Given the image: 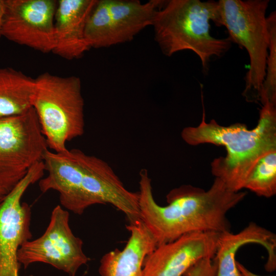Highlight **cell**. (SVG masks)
Here are the masks:
<instances>
[{
  "label": "cell",
  "mask_w": 276,
  "mask_h": 276,
  "mask_svg": "<svg viewBox=\"0 0 276 276\" xmlns=\"http://www.w3.org/2000/svg\"><path fill=\"white\" fill-rule=\"evenodd\" d=\"M220 27L224 26L232 41L248 54L249 67L242 95L249 102L260 100L266 68L269 37L266 13L269 0H220Z\"/></svg>",
  "instance_id": "cell-5"
},
{
  "label": "cell",
  "mask_w": 276,
  "mask_h": 276,
  "mask_svg": "<svg viewBox=\"0 0 276 276\" xmlns=\"http://www.w3.org/2000/svg\"><path fill=\"white\" fill-rule=\"evenodd\" d=\"M257 244L266 250L267 271L276 268V236L273 232L251 222L237 233L227 232L220 234L214 260L217 265L216 276H242L236 266V255L244 245Z\"/></svg>",
  "instance_id": "cell-15"
},
{
  "label": "cell",
  "mask_w": 276,
  "mask_h": 276,
  "mask_svg": "<svg viewBox=\"0 0 276 276\" xmlns=\"http://www.w3.org/2000/svg\"><path fill=\"white\" fill-rule=\"evenodd\" d=\"M217 265L214 259H203L195 264L184 276H216Z\"/></svg>",
  "instance_id": "cell-20"
},
{
  "label": "cell",
  "mask_w": 276,
  "mask_h": 276,
  "mask_svg": "<svg viewBox=\"0 0 276 276\" xmlns=\"http://www.w3.org/2000/svg\"><path fill=\"white\" fill-rule=\"evenodd\" d=\"M236 266L242 276H262L251 272L237 261Z\"/></svg>",
  "instance_id": "cell-22"
},
{
  "label": "cell",
  "mask_w": 276,
  "mask_h": 276,
  "mask_svg": "<svg viewBox=\"0 0 276 276\" xmlns=\"http://www.w3.org/2000/svg\"><path fill=\"white\" fill-rule=\"evenodd\" d=\"M35 82L32 107L48 147L54 152L65 151L66 143L84 132L81 80L45 72L35 78Z\"/></svg>",
  "instance_id": "cell-4"
},
{
  "label": "cell",
  "mask_w": 276,
  "mask_h": 276,
  "mask_svg": "<svg viewBox=\"0 0 276 276\" xmlns=\"http://www.w3.org/2000/svg\"><path fill=\"white\" fill-rule=\"evenodd\" d=\"M69 220L68 212L60 205L56 206L44 233L27 241L19 249V263L25 268L33 263H44L69 276H75L89 259L83 250L82 240L73 234Z\"/></svg>",
  "instance_id": "cell-8"
},
{
  "label": "cell",
  "mask_w": 276,
  "mask_h": 276,
  "mask_svg": "<svg viewBox=\"0 0 276 276\" xmlns=\"http://www.w3.org/2000/svg\"><path fill=\"white\" fill-rule=\"evenodd\" d=\"M5 197H6V196H5ZM5 197H0V206H1V204L2 201H3V199H4V198Z\"/></svg>",
  "instance_id": "cell-24"
},
{
  "label": "cell",
  "mask_w": 276,
  "mask_h": 276,
  "mask_svg": "<svg viewBox=\"0 0 276 276\" xmlns=\"http://www.w3.org/2000/svg\"><path fill=\"white\" fill-rule=\"evenodd\" d=\"M256 195L269 198L276 193V151L261 157L249 174L244 186Z\"/></svg>",
  "instance_id": "cell-18"
},
{
  "label": "cell",
  "mask_w": 276,
  "mask_h": 276,
  "mask_svg": "<svg viewBox=\"0 0 276 276\" xmlns=\"http://www.w3.org/2000/svg\"><path fill=\"white\" fill-rule=\"evenodd\" d=\"M35 83V79L13 68H0V118L21 114L33 108Z\"/></svg>",
  "instance_id": "cell-17"
},
{
  "label": "cell",
  "mask_w": 276,
  "mask_h": 276,
  "mask_svg": "<svg viewBox=\"0 0 276 276\" xmlns=\"http://www.w3.org/2000/svg\"><path fill=\"white\" fill-rule=\"evenodd\" d=\"M269 37L268 54L266 61V75L262 84L260 100H265L276 104V12L272 11L266 17Z\"/></svg>",
  "instance_id": "cell-19"
},
{
  "label": "cell",
  "mask_w": 276,
  "mask_h": 276,
  "mask_svg": "<svg viewBox=\"0 0 276 276\" xmlns=\"http://www.w3.org/2000/svg\"><path fill=\"white\" fill-rule=\"evenodd\" d=\"M33 108L19 115L0 118V177L16 185L48 149Z\"/></svg>",
  "instance_id": "cell-7"
},
{
  "label": "cell",
  "mask_w": 276,
  "mask_h": 276,
  "mask_svg": "<svg viewBox=\"0 0 276 276\" xmlns=\"http://www.w3.org/2000/svg\"><path fill=\"white\" fill-rule=\"evenodd\" d=\"M98 0H59L54 17L53 52L67 60L80 58L90 48L85 38L87 21Z\"/></svg>",
  "instance_id": "cell-14"
},
{
  "label": "cell",
  "mask_w": 276,
  "mask_h": 276,
  "mask_svg": "<svg viewBox=\"0 0 276 276\" xmlns=\"http://www.w3.org/2000/svg\"><path fill=\"white\" fill-rule=\"evenodd\" d=\"M164 0H98L87 21L85 38L90 48L109 47L129 42L152 26Z\"/></svg>",
  "instance_id": "cell-6"
},
{
  "label": "cell",
  "mask_w": 276,
  "mask_h": 276,
  "mask_svg": "<svg viewBox=\"0 0 276 276\" xmlns=\"http://www.w3.org/2000/svg\"><path fill=\"white\" fill-rule=\"evenodd\" d=\"M211 21L220 27L218 2L165 1L156 11L152 25L154 40L168 57L182 51L193 52L205 73L212 58L223 55L232 43L228 37L219 39L211 35Z\"/></svg>",
  "instance_id": "cell-3"
},
{
  "label": "cell",
  "mask_w": 276,
  "mask_h": 276,
  "mask_svg": "<svg viewBox=\"0 0 276 276\" xmlns=\"http://www.w3.org/2000/svg\"><path fill=\"white\" fill-rule=\"evenodd\" d=\"M1 35L8 40L42 53L55 45V0H3Z\"/></svg>",
  "instance_id": "cell-10"
},
{
  "label": "cell",
  "mask_w": 276,
  "mask_h": 276,
  "mask_svg": "<svg viewBox=\"0 0 276 276\" xmlns=\"http://www.w3.org/2000/svg\"><path fill=\"white\" fill-rule=\"evenodd\" d=\"M3 14H4V2H3V0H0V37L2 36L1 27H2Z\"/></svg>",
  "instance_id": "cell-23"
},
{
  "label": "cell",
  "mask_w": 276,
  "mask_h": 276,
  "mask_svg": "<svg viewBox=\"0 0 276 276\" xmlns=\"http://www.w3.org/2000/svg\"><path fill=\"white\" fill-rule=\"evenodd\" d=\"M139 187L140 218L157 246L190 233L231 232L227 213L246 195L231 190L215 178L207 190L188 185L172 189L166 196L168 205L160 206L153 197L146 169L140 172Z\"/></svg>",
  "instance_id": "cell-1"
},
{
  "label": "cell",
  "mask_w": 276,
  "mask_h": 276,
  "mask_svg": "<svg viewBox=\"0 0 276 276\" xmlns=\"http://www.w3.org/2000/svg\"><path fill=\"white\" fill-rule=\"evenodd\" d=\"M81 151L72 149L56 152L47 149L42 161L48 175L39 180L42 193L57 192L61 205L78 215L87 209L81 188Z\"/></svg>",
  "instance_id": "cell-13"
},
{
  "label": "cell",
  "mask_w": 276,
  "mask_h": 276,
  "mask_svg": "<svg viewBox=\"0 0 276 276\" xmlns=\"http://www.w3.org/2000/svg\"><path fill=\"white\" fill-rule=\"evenodd\" d=\"M219 235L190 233L157 246L144 261L143 276H184L199 261L214 258Z\"/></svg>",
  "instance_id": "cell-12"
},
{
  "label": "cell",
  "mask_w": 276,
  "mask_h": 276,
  "mask_svg": "<svg viewBox=\"0 0 276 276\" xmlns=\"http://www.w3.org/2000/svg\"><path fill=\"white\" fill-rule=\"evenodd\" d=\"M130 233L125 247L105 254L100 260V276H143L148 255L157 247L153 235L140 219L126 226Z\"/></svg>",
  "instance_id": "cell-16"
},
{
  "label": "cell",
  "mask_w": 276,
  "mask_h": 276,
  "mask_svg": "<svg viewBox=\"0 0 276 276\" xmlns=\"http://www.w3.org/2000/svg\"><path fill=\"white\" fill-rule=\"evenodd\" d=\"M44 171L42 161L32 166L1 204L0 276H19L18 251L32 237L31 208L21 199L28 187L42 178Z\"/></svg>",
  "instance_id": "cell-9"
},
{
  "label": "cell",
  "mask_w": 276,
  "mask_h": 276,
  "mask_svg": "<svg viewBox=\"0 0 276 276\" xmlns=\"http://www.w3.org/2000/svg\"><path fill=\"white\" fill-rule=\"evenodd\" d=\"M81 188L87 208L109 204L123 212L129 223L140 218L139 193L128 190L103 159L80 153Z\"/></svg>",
  "instance_id": "cell-11"
},
{
  "label": "cell",
  "mask_w": 276,
  "mask_h": 276,
  "mask_svg": "<svg viewBox=\"0 0 276 276\" xmlns=\"http://www.w3.org/2000/svg\"><path fill=\"white\" fill-rule=\"evenodd\" d=\"M257 126L248 129L246 125L236 123L223 126L216 121L202 119L196 127H187L181 137L187 144L196 146L212 144L224 146L227 154L215 158L211 164L213 174L231 190L241 191L257 162L263 156L276 151L275 104L265 100L262 103Z\"/></svg>",
  "instance_id": "cell-2"
},
{
  "label": "cell",
  "mask_w": 276,
  "mask_h": 276,
  "mask_svg": "<svg viewBox=\"0 0 276 276\" xmlns=\"http://www.w3.org/2000/svg\"><path fill=\"white\" fill-rule=\"evenodd\" d=\"M16 185L0 177V197L6 196Z\"/></svg>",
  "instance_id": "cell-21"
}]
</instances>
